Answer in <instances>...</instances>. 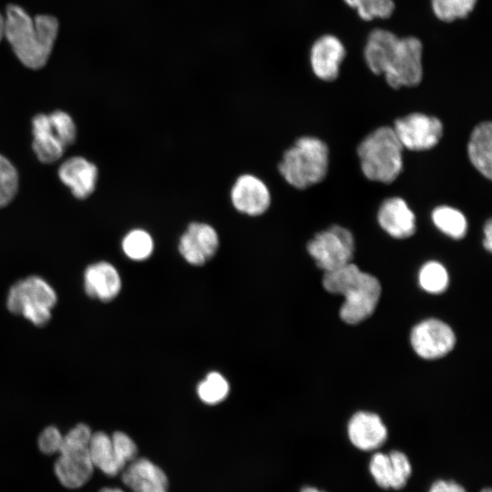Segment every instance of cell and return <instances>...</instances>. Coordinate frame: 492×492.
I'll use <instances>...</instances> for the list:
<instances>
[{"instance_id": "4dcf8cb0", "label": "cell", "mask_w": 492, "mask_h": 492, "mask_svg": "<svg viewBox=\"0 0 492 492\" xmlns=\"http://www.w3.org/2000/svg\"><path fill=\"white\" fill-rule=\"evenodd\" d=\"M113 449L121 466L136 458L138 448L135 442L125 433L117 431L111 436Z\"/></svg>"}, {"instance_id": "603a6c76", "label": "cell", "mask_w": 492, "mask_h": 492, "mask_svg": "<svg viewBox=\"0 0 492 492\" xmlns=\"http://www.w3.org/2000/svg\"><path fill=\"white\" fill-rule=\"evenodd\" d=\"M432 220L440 231L452 239L460 240L466 233V219L461 211L455 208L436 207L432 212Z\"/></svg>"}, {"instance_id": "484cf974", "label": "cell", "mask_w": 492, "mask_h": 492, "mask_svg": "<svg viewBox=\"0 0 492 492\" xmlns=\"http://www.w3.org/2000/svg\"><path fill=\"white\" fill-rule=\"evenodd\" d=\"M230 385L225 377L218 372H210L198 384L200 399L208 405L222 402L229 395Z\"/></svg>"}, {"instance_id": "f546056e", "label": "cell", "mask_w": 492, "mask_h": 492, "mask_svg": "<svg viewBox=\"0 0 492 492\" xmlns=\"http://www.w3.org/2000/svg\"><path fill=\"white\" fill-rule=\"evenodd\" d=\"M369 472L379 487L391 489L392 468L388 454L374 453L369 462Z\"/></svg>"}, {"instance_id": "8fae6325", "label": "cell", "mask_w": 492, "mask_h": 492, "mask_svg": "<svg viewBox=\"0 0 492 492\" xmlns=\"http://www.w3.org/2000/svg\"><path fill=\"white\" fill-rule=\"evenodd\" d=\"M411 345L416 354L433 360L446 355L456 344L451 327L438 319H426L412 329Z\"/></svg>"}, {"instance_id": "7a4b0ae2", "label": "cell", "mask_w": 492, "mask_h": 492, "mask_svg": "<svg viewBox=\"0 0 492 492\" xmlns=\"http://www.w3.org/2000/svg\"><path fill=\"white\" fill-rule=\"evenodd\" d=\"M5 22V36L22 64L32 69L43 67L57 36L56 18L38 15L33 19L22 7L10 5Z\"/></svg>"}, {"instance_id": "52a82bcc", "label": "cell", "mask_w": 492, "mask_h": 492, "mask_svg": "<svg viewBox=\"0 0 492 492\" xmlns=\"http://www.w3.org/2000/svg\"><path fill=\"white\" fill-rule=\"evenodd\" d=\"M57 301L54 288L39 276H28L14 283L6 297V307L36 326H44L51 319Z\"/></svg>"}, {"instance_id": "7402d4cb", "label": "cell", "mask_w": 492, "mask_h": 492, "mask_svg": "<svg viewBox=\"0 0 492 492\" xmlns=\"http://www.w3.org/2000/svg\"><path fill=\"white\" fill-rule=\"evenodd\" d=\"M121 248L124 254L135 261L148 260L155 249V241L145 229L134 228L128 231L122 239Z\"/></svg>"}, {"instance_id": "d6986e66", "label": "cell", "mask_w": 492, "mask_h": 492, "mask_svg": "<svg viewBox=\"0 0 492 492\" xmlns=\"http://www.w3.org/2000/svg\"><path fill=\"white\" fill-rule=\"evenodd\" d=\"M377 220L380 227L396 239L408 238L415 231V216L399 197L389 198L381 204Z\"/></svg>"}, {"instance_id": "836d02e7", "label": "cell", "mask_w": 492, "mask_h": 492, "mask_svg": "<svg viewBox=\"0 0 492 492\" xmlns=\"http://www.w3.org/2000/svg\"><path fill=\"white\" fill-rule=\"evenodd\" d=\"M483 245L486 250L491 251L492 250V222L491 220H487L484 226V239Z\"/></svg>"}, {"instance_id": "e0dca14e", "label": "cell", "mask_w": 492, "mask_h": 492, "mask_svg": "<svg viewBox=\"0 0 492 492\" xmlns=\"http://www.w3.org/2000/svg\"><path fill=\"white\" fill-rule=\"evenodd\" d=\"M123 483L132 492H168L165 472L149 459L135 458L122 473Z\"/></svg>"}, {"instance_id": "74e56055", "label": "cell", "mask_w": 492, "mask_h": 492, "mask_svg": "<svg viewBox=\"0 0 492 492\" xmlns=\"http://www.w3.org/2000/svg\"><path fill=\"white\" fill-rule=\"evenodd\" d=\"M479 492H492L490 487H484Z\"/></svg>"}, {"instance_id": "cb8c5ba5", "label": "cell", "mask_w": 492, "mask_h": 492, "mask_svg": "<svg viewBox=\"0 0 492 492\" xmlns=\"http://www.w3.org/2000/svg\"><path fill=\"white\" fill-rule=\"evenodd\" d=\"M418 282L420 287L428 293H442L448 287V272L440 262L427 261L419 270Z\"/></svg>"}, {"instance_id": "ffe728a7", "label": "cell", "mask_w": 492, "mask_h": 492, "mask_svg": "<svg viewBox=\"0 0 492 492\" xmlns=\"http://www.w3.org/2000/svg\"><path fill=\"white\" fill-rule=\"evenodd\" d=\"M467 153L472 165L486 178L492 175V124L477 125L470 135Z\"/></svg>"}, {"instance_id": "e575fe53", "label": "cell", "mask_w": 492, "mask_h": 492, "mask_svg": "<svg viewBox=\"0 0 492 492\" xmlns=\"http://www.w3.org/2000/svg\"><path fill=\"white\" fill-rule=\"evenodd\" d=\"M300 492H326L324 490L319 489L315 487L312 486H305L301 488Z\"/></svg>"}, {"instance_id": "5bb4252c", "label": "cell", "mask_w": 492, "mask_h": 492, "mask_svg": "<svg viewBox=\"0 0 492 492\" xmlns=\"http://www.w3.org/2000/svg\"><path fill=\"white\" fill-rule=\"evenodd\" d=\"M347 435L354 446L362 451H374L387 439V428L374 413L360 411L353 415L347 425Z\"/></svg>"}, {"instance_id": "d590c367", "label": "cell", "mask_w": 492, "mask_h": 492, "mask_svg": "<svg viewBox=\"0 0 492 492\" xmlns=\"http://www.w3.org/2000/svg\"><path fill=\"white\" fill-rule=\"evenodd\" d=\"M5 16H3L2 14L0 13V41L5 36Z\"/></svg>"}, {"instance_id": "1f68e13d", "label": "cell", "mask_w": 492, "mask_h": 492, "mask_svg": "<svg viewBox=\"0 0 492 492\" xmlns=\"http://www.w3.org/2000/svg\"><path fill=\"white\" fill-rule=\"evenodd\" d=\"M63 440V435L56 426H47L38 437V447L44 454L58 453Z\"/></svg>"}, {"instance_id": "7c38bea8", "label": "cell", "mask_w": 492, "mask_h": 492, "mask_svg": "<svg viewBox=\"0 0 492 492\" xmlns=\"http://www.w3.org/2000/svg\"><path fill=\"white\" fill-rule=\"evenodd\" d=\"M220 235L211 224L191 221L179 239L178 250L190 265L201 266L217 253Z\"/></svg>"}, {"instance_id": "2e32d148", "label": "cell", "mask_w": 492, "mask_h": 492, "mask_svg": "<svg viewBox=\"0 0 492 492\" xmlns=\"http://www.w3.org/2000/svg\"><path fill=\"white\" fill-rule=\"evenodd\" d=\"M121 277L110 262L102 261L88 265L84 272V289L92 299L108 302L121 290Z\"/></svg>"}, {"instance_id": "44dd1931", "label": "cell", "mask_w": 492, "mask_h": 492, "mask_svg": "<svg viewBox=\"0 0 492 492\" xmlns=\"http://www.w3.org/2000/svg\"><path fill=\"white\" fill-rule=\"evenodd\" d=\"M88 452L94 467L107 476H117L124 469L116 457L111 436L104 432L92 433Z\"/></svg>"}, {"instance_id": "ac0fdd59", "label": "cell", "mask_w": 492, "mask_h": 492, "mask_svg": "<svg viewBox=\"0 0 492 492\" xmlns=\"http://www.w3.org/2000/svg\"><path fill=\"white\" fill-rule=\"evenodd\" d=\"M33 150L40 162L51 164L61 159L67 147L54 127L49 114H37L32 119Z\"/></svg>"}, {"instance_id": "3957f363", "label": "cell", "mask_w": 492, "mask_h": 492, "mask_svg": "<svg viewBox=\"0 0 492 492\" xmlns=\"http://www.w3.org/2000/svg\"><path fill=\"white\" fill-rule=\"evenodd\" d=\"M323 285L327 292L344 296L340 317L349 324H356L372 315L381 295L377 278L362 272L353 262L324 272Z\"/></svg>"}, {"instance_id": "d6a6232c", "label": "cell", "mask_w": 492, "mask_h": 492, "mask_svg": "<svg viewBox=\"0 0 492 492\" xmlns=\"http://www.w3.org/2000/svg\"><path fill=\"white\" fill-rule=\"evenodd\" d=\"M428 492H466V490L454 480L438 479L432 483Z\"/></svg>"}, {"instance_id": "8992f818", "label": "cell", "mask_w": 492, "mask_h": 492, "mask_svg": "<svg viewBox=\"0 0 492 492\" xmlns=\"http://www.w3.org/2000/svg\"><path fill=\"white\" fill-rule=\"evenodd\" d=\"M91 436L90 427L83 423L77 424L63 436L54 469L64 487L78 488L90 479L94 470L88 452Z\"/></svg>"}, {"instance_id": "30bf717a", "label": "cell", "mask_w": 492, "mask_h": 492, "mask_svg": "<svg viewBox=\"0 0 492 492\" xmlns=\"http://www.w3.org/2000/svg\"><path fill=\"white\" fill-rule=\"evenodd\" d=\"M232 207L248 217L265 214L272 205V193L266 182L252 173H243L236 178L230 190Z\"/></svg>"}, {"instance_id": "277c9868", "label": "cell", "mask_w": 492, "mask_h": 492, "mask_svg": "<svg viewBox=\"0 0 492 492\" xmlns=\"http://www.w3.org/2000/svg\"><path fill=\"white\" fill-rule=\"evenodd\" d=\"M328 164L327 145L318 138L303 136L283 152L278 170L289 185L304 190L325 178Z\"/></svg>"}, {"instance_id": "4fadbf2b", "label": "cell", "mask_w": 492, "mask_h": 492, "mask_svg": "<svg viewBox=\"0 0 492 492\" xmlns=\"http://www.w3.org/2000/svg\"><path fill=\"white\" fill-rule=\"evenodd\" d=\"M346 56L341 40L333 35H323L313 44L310 63L313 74L321 80L333 81L340 72V67Z\"/></svg>"}, {"instance_id": "ba28073f", "label": "cell", "mask_w": 492, "mask_h": 492, "mask_svg": "<svg viewBox=\"0 0 492 492\" xmlns=\"http://www.w3.org/2000/svg\"><path fill=\"white\" fill-rule=\"evenodd\" d=\"M306 248L316 265L327 272L352 262L354 240L346 228L333 225L316 233Z\"/></svg>"}, {"instance_id": "5b68a950", "label": "cell", "mask_w": 492, "mask_h": 492, "mask_svg": "<svg viewBox=\"0 0 492 492\" xmlns=\"http://www.w3.org/2000/svg\"><path fill=\"white\" fill-rule=\"evenodd\" d=\"M403 149L393 128L374 130L357 148L364 175L373 181L393 182L403 169Z\"/></svg>"}, {"instance_id": "d4e9b609", "label": "cell", "mask_w": 492, "mask_h": 492, "mask_svg": "<svg viewBox=\"0 0 492 492\" xmlns=\"http://www.w3.org/2000/svg\"><path fill=\"white\" fill-rule=\"evenodd\" d=\"M477 0H431L435 16L445 23L466 18L476 7Z\"/></svg>"}, {"instance_id": "f1b7e54d", "label": "cell", "mask_w": 492, "mask_h": 492, "mask_svg": "<svg viewBox=\"0 0 492 492\" xmlns=\"http://www.w3.org/2000/svg\"><path fill=\"white\" fill-rule=\"evenodd\" d=\"M388 455L392 468L391 489H402L406 486L412 475V465L407 456L402 451L393 450Z\"/></svg>"}, {"instance_id": "4316f807", "label": "cell", "mask_w": 492, "mask_h": 492, "mask_svg": "<svg viewBox=\"0 0 492 492\" xmlns=\"http://www.w3.org/2000/svg\"><path fill=\"white\" fill-rule=\"evenodd\" d=\"M343 2L355 9L359 17L364 21L389 18L395 9L394 0H343Z\"/></svg>"}, {"instance_id": "9a60e30c", "label": "cell", "mask_w": 492, "mask_h": 492, "mask_svg": "<svg viewBox=\"0 0 492 492\" xmlns=\"http://www.w3.org/2000/svg\"><path fill=\"white\" fill-rule=\"evenodd\" d=\"M58 178L71 191L73 196L85 200L95 190L97 167L84 157L75 156L66 159L58 169Z\"/></svg>"}, {"instance_id": "9c48e42d", "label": "cell", "mask_w": 492, "mask_h": 492, "mask_svg": "<svg viewBox=\"0 0 492 492\" xmlns=\"http://www.w3.org/2000/svg\"><path fill=\"white\" fill-rule=\"evenodd\" d=\"M393 129L403 148L421 151L430 149L439 142L443 124L436 117L412 113L396 119Z\"/></svg>"}, {"instance_id": "8d00e7d4", "label": "cell", "mask_w": 492, "mask_h": 492, "mask_svg": "<svg viewBox=\"0 0 492 492\" xmlns=\"http://www.w3.org/2000/svg\"><path fill=\"white\" fill-rule=\"evenodd\" d=\"M99 492H124V491L118 487H104L100 489Z\"/></svg>"}, {"instance_id": "83f0119b", "label": "cell", "mask_w": 492, "mask_h": 492, "mask_svg": "<svg viewBox=\"0 0 492 492\" xmlns=\"http://www.w3.org/2000/svg\"><path fill=\"white\" fill-rule=\"evenodd\" d=\"M19 188V176L14 164L0 154V209L10 204Z\"/></svg>"}, {"instance_id": "6da1fadb", "label": "cell", "mask_w": 492, "mask_h": 492, "mask_svg": "<svg viewBox=\"0 0 492 492\" xmlns=\"http://www.w3.org/2000/svg\"><path fill=\"white\" fill-rule=\"evenodd\" d=\"M422 55L423 44L417 37H399L382 28L369 33L364 49L369 69L375 75H384L387 84L395 89L420 84Z\"/></svg>"}]
</instances>
